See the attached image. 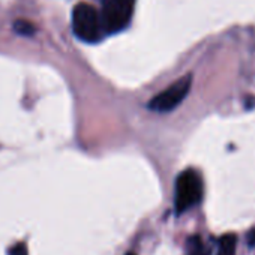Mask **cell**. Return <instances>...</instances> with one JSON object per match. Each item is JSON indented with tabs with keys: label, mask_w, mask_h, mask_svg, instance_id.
Instances as JSON below:
<instances>
[{
	"label": "cell",
	"mask_w": 255,
	"mask_h": 255,
	"mask_svg": "<svg viewBox=\"0 0 255 255\" xmlns=\"http://www.w3.org/2000/svg\"><path fill=\"white\" fill-rule=\"evenodd\" d=\"M72 30L84 42L93 44L102 38V18L89 3H78L72 11Z\"/></svg>",
	"instance_id": "1"
},
{
	"label": "cell",
	"mask_w": 255,
	"mask_h": 255,
	"mask_svg": "<svg viewBox=\"0 0 255 255\" xmlns=\"http://www.w3.org/2000/svg\"><path fill=\"white\" fill-rule=\"evenodd\" d=\"M204 186L200 174L189 168L179 174L176 180V195H174V207L176 213L180 215L188 209L197 206L203 200Z\"/></svg>",
	"instance_id": "2"
},
{
	"label": "cell",
	"mask_w": 255,
	"mask_h": 255,
	"mask_svg": "<svg viewBox=\"0 0 255 255\" xmlns=\"http://www.w3.org/2000/svg\"><path fill=\"white\" fill-rule=\"evenodd\" d=\"M134 0H102L104 32L116 33L123 30L131 21Z\"/></svg>",
	"instance_id": "3"
},
{
	"label": "cell",
	"mask_w": 255,
	"mask_h": 255,
	"mask_svg": "<svg viewBox=\"0 0 255 255\" xmlns=\"http://www.w3.org/2000/svg\"><path fill=\"white\" fill-rule=\"evenodd\" d=\"M191 86H192V75L188 74V75L179 78L177 81H174L171 86H168L165 90H162L156 96H153L147 107L152 111H158V113L171 111L180 102H183V99L188 96V93L191 90Z\"/></svg>",
	"instance_id": "4"
},
{
	"label": "cell",
	"mask_w": 255,
	"mask_h": 255,
	"mask_svg": "<svg viewBox=\"0 0 255 255\" xmlns=\"http://www.w3.org/2000/svg\"><path fill=\"white\" fill-rule=\"evenodd\" d=\"M236 243L237 239L234 234H224L218 242L216 255H236Z\"/></svg>",
	"instance_id": "5"
},
{
	"label": "cell",
	"mask_w": 255,
	"mask_h": 255,
	"mask_svg": "<svg viewBox=\"0 0 255 255\" xmlns=\"http://www.w3.org/2000/svg\"><path fill=\"white\" fill-rule=\"evenodd\" d=\"M188 255H209L207 248L203 245L198 236L189 237L188 240Z\"/></svg>",
	"instance_id": "6"
},
{
	"label": "cell",
	"mask_w": 255,
	"mask_h": 255,
	"mask_svg": "<svg viewBox=\"0 0 255 255\" xmlns=\"http://www.w3.org/2000/svg\"><path fill=\"white\" fill-rule=\"evenodd\" d=\"M14 30L18 33V35H23V36H32V35H35V32H36V27H35V24L33 23H30V21H27V20H15L14 21Z\"/></svg>",
	"instance_id": "7"
},
{
	"label": "cell",
	"mask_w": 255,
	"mask_h": 255,
	"mask_svg": "<svg viewBox=\"0 0 255 255\" xmlns=\"http://www.w3.org/2000/svg\"><path fill=\"white\" fill-rule=\"evenodd\" d=\"M11 255H27V249L24 243H17L12 249H11Z\"/></svg>",
	"instance_id": "8"
},
{
	"label": "cell",
	"mask_w": 255,
	"mask_h": 255,
	"mask_svg": "<svg viewBox=\"0 0 255 255\" xmlns=\"http://www.w3.org/2000/svg\"><path fill=\"white\" fill-rule=\"evenodd\" d=\"M246 242H248V245H249L251 248H255V228H252V230L248 233Z\"/></svg>",
	"instance_id": "9"
},
{
	"label": "cell",
	"mask_w": 255,
	"mask_h": 255,
	"mask_svg": "<svg viewBox=\"0 0 255 255\" xmlns=\"http://www.w3.org/2000/svg\"><path fill=\"white\" fill-rule=\"evenodd\" d=\"M126 255H135V254H134V252H128Z\"/></svg>",
	"instance_id": "10"
}]
</instances>
